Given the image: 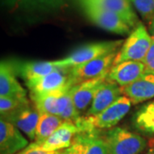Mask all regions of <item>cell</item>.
<instances>
[{"instance_id": "cell-1", "label": "cell", "mask_w": 154, "mask_h": 154, "mask_svg": "<svg viewBox=\"0 0 154 154\" xmlns=\"http://www.w3.org/2000/svg\"><path fill=\"white\" fill-rule=\"evenodd\" d=\"M131 101L126 96H120L105 110L94 116H81L74 122L80 133L112 128L128 114Z\"/></svg>"}, {"instance_id": "cell-2", "label": "cell", "mask_w": 154, "mask_h": 154, "mask_svg": "<svg viewBox=\"0 0 154 154\" xmlns=\"http://www.w3.org/2000/svg\"><path fill=\"white\" fill-rule=\"evenodd\" d=\"M152 43V38L143 23L140 22L122 43L114 61V65L122 62H143Z\"/></svg>"}, {"instance_id": "cell-3", "label": "cell", "mask_w": 154, "mask_h": 154, "mask_svg": "<svg viewBox=\"0 0 154 154\" xmlns=\"http://www.w3.org/2000/svg\"><path fill=\"white\" fill-rule=\"evenodd\" d=\"M103 137L109 154H140L147 146L145 138L121 127L110 128Z\"/></svg>"}, {"instance_id": "cell-4", "label": "cell", "mask_w": 154, "mask_h": 154, "mask_svg": "<svg viewBox=\"0 0 154 154\" xmlns=\"http://www.w3.org/2000/svg\"><path fill=\"white\" fill-rule=\"evenodd\" d=\"M122 40L104 41L87 44L73 51L66 57L54 61L58 68H71L119 51Z\"/></svg>"}, {"instance_id": "cell-5", "label": "cell", "mask_w": 154, "mask_h": 154, "mask_svg": "<svg viewBox=\"0 0 154 154\" xmlns=\"http://www.w3.org/2000/svg\"><path fill=\"white\" fill-rule=\"evenodd\" d=\"M26 86L30 91L32 100L74 87L69 68H57L45 76L28 81Z\"/></svg>"}, {"instance_id": "cell-6", "label": "cell", "mask_w": 154, "mask_h": 154, "mask_svg": "<svg viewBox=\"0 0 154 154\" xmlns=\"http://www.w3.org/2000/svg\"><path fill=\"white\" fill-rule=\"evenodd\" d=\"M80 5L85 16L99 28L120 35H128L133 31L126 21L113 11L89 3H82Z\"/></svg>"}, {"instance_id": "cell-7", "label": "cell", "mask_w": 154, "mask_h": 154, "mask_svg": "<svg viewBox=\"0 0 154 154\" xmlns=\"http://www.w3.org/2000/svg\"><path fill=\"white\" fill-rule=\"evenodd\" d=\"M118 51H116L108 55L69 68L73 85L75 86L77 84L108 74L110 68L114 65V61Z\"/></svg>"}, {"instance_id": "cell-8", "label": "cell", "mask_w": 154, "mask_h": 154, "mask_svg": "<svg viewBox=\"0 0 154 154\" xmlns=\"http://www.w3.org/2000/svg\"><path fill=\"white\" fill-rule=\"evenodd\" d=\"M79 133L80 130L75 122H63L55 132L42 143H32V145L49 152L63 151L71 146L74 139Z\"/></svg>"}, {"instance_id": "cell-9", "label": "cell", "mask_w": 154, "mask_h": 154, "mask_svg": "<svg viewBox=\"0 0 154 154\" xmlns=\"http://www.w3.org/2000/svg\"><path fill=\"white\" fill-rule=\"evenodd\" d=\"M1 119L17 127L31 140H35L36 128L39 119V112L36 107L29 105L8 115L1 116Z\"/></svg>"}, {"instance_id": "cell-10", "label": "cell", "mask_w": 154, "mask_h": 154, "mask_svg": "<svg viewBox=\"0 0 154 154\" xmlns=\"http://www.w3.org/2000/svg\"><path fill=\"white\" fill-rule=\"evenodd\" d=\"M146 71L147 69L143 63L127 61L111 67L107 79L122 88L142 78Z\"/></svg>"}, {"instance_id": "cell-11", "label": "cell", "mask_w": 154, "mask_h": 154, "mask_svg": "<svg viewBox=\"0 0 154 154\" xmlns=\"http://www.w3.org/2000/svg\"><path fill=\"white\" fill-rule=\"evenodd\" d=\"M28 146L20 130L8 122L0 121V154H17Z\"/></svg>"}, {"instance_id": "cell-12", "label": "cell", "mask_w": 154, "mask_h": 154, "mask_svg": "<svg viewBox=\"0 0 154 154\" xmlns=\"http://www.w3.org/2000/svg\"><path fill=\"white\" fill-rule=\"evenodd\" d=\"M73 88L74 87L51 94L42 98L33 99L34 106L38 112L59 116L71 103Z\"/></svg>"}, {"instance_id": "cell-13", "label": "cell", "mask_w": 154, "mask_h": 154, "mask_svg": "<svg viewBox=\"0 0 154 154\" xmlns=\"http://www.w3.org/2000/svg\"><path fill=\"white\" fill-rule=\"evenodd\" d=\"M108 74L77 84L73 88L72 100L76 110L82 113L88 109L96 93L101 85L107 80Z\"/></svg>"}, {"instance_id": "cell-14", "label": "cell", "mask_w": 154, "mask_h": 154, "mask_svg": "<svg viewBox=\"0 0 154 154\" xmlns=\"http://www.w3.org/2000/svg\"><path fill=\"white\" fill-rule=\"evenodd\" d=\"M122 95L136 105L154 98V74L147 70L142 78L128 86L121 88Z\"/></svg>"}, {"instance_id": "cell-15", "label": "cell", "mask_w": 154, "mask_h": 154, "mask_svg": "<svg viewBox=\"0 0 154 154\" xmlns=\"http://www.w3.org/2000/svg\"><path fill=\"white\" fill-rule=\"evenodd\" d=\"M121 95V87L107 79L96 93L85 116L99 114L114 103Z\"/></svg>"}, {"instance_id": "cell-16", "label": "cell", "mask_w": 154, "mask_h": 154, "mask_svg": "<svg viewBox=\"0 0 154 154\" xmlns=\"http://www.w3.org/2000/svg\"><path fill=\"white\" fill-rule=\"evenodd\" d=\"M17 75L22 77L27 82L34 79H38L56 70L54 61H35V62H11Z\"/></svg>"}, {"instance_id": "cell-17", "label": "cell", "mask_w": 154, "mask_h": 154, "mask_svg": "<svg viewBox=\"0 0 154 154\" xmlns=\"http://www.w3.org/2000/svg\"><path fill=\"white\" fill-rule=\"evenodd\" d=\"M25 89L17 79L11 61H2L0 65V97H27Z\"/></svg>"}, {"instance_id": "cell-18", "label": "cell", "mask_w": 154, "mask_h": 154, "mask_svg": "<svg viewBox=\"0 0 154 154\" xmlns=\"http://www.w3.org/2000/svg\"><path fill=\"white\" fill-rule=\"evenodd\" d=\"M79 4L89 3L99 5L106 10L113 11L122 17L132 28H134L140 21L134 11L129 0H77Z\"/></svg>"}, {"instance_id": "cell-19", "label": "cell", "mask_w": 154, "mask_h": 154, "mask_svg": "<svg viewBox=\"0 0 154 154\" xmlns=\"http://www.w3.org/2000/svg\"><path fill=\"white\" fill-rule=\"evenodd\" d=\"M100 130L79 133L73 142L79 144L82 154H109L107 145Z\"/></svg>"}, {"instance_id": "cell-20", "label": "cell", "mask_w": 154, "mask_h": 154, "mask_svg": "<svg viewBox=\"0 0 154 154\" xmlns=\"http://www.w3.org/2000/svg\"><path fill=\"white\" fill-rule=\"evenodd\" d=\"M132 122L139 132L154 136V100L139 108L133 116Z\"/></svg>"}, {"instance_id": "cell-21", "label": "cell", "mask_w": 154, "mask_h": 154, "mask_svg": "<svg viewBox=\"0 0 154 154\" xmlns=\"http://www.w3.org/2000/svg\"><path fill=\"white\" fill-rule=\"evenodd\" d=\"M63 122V121L58 116L39 112V119L36 128L35 140L33 143H42L55 132Z\"/></svg>"}, {"instance_id": "cell-22", "label": "cell", "mask_w": 154, "mask_h": 154, "mask_svg": "<svg viewBox=\"0 0 154 154\" xmlns=\"http://www.w3.org/2000/svg\"><path fill=\"white\" fill-rule=\"evenodd\" d=\"M2 5L11 11H46L54 10V0H2Z\"/></svg>"}, {"instance_id": "cell-23", "label": "cell", "mask_w": 154, "mask_h": 154, "mask_svg": "<svg viewBox=\"0 0 154 154\" xmlns=\"http://www.w3.org/2000/svg\"><path fill=\"white\" fill-rule=\"evenodd\" d=\"M29 105L30 102L27 97H0L1 116L8 115Z\"/></svg>"}, {"instance_id": "cell-24", "label": "cell", "mask_w": 154, "mask_h": 154, "mask_svg": "<svg viewBox=\"0 0 154 154\" xmlns=\"http://www.w3.org/2000/svg\"><path fill=\"white\" fill-rule=\"evenodd\" d=\"M145 21L154 18V0H129Z\"/></svg>"}, {"instance_id": "cell-25", "label": "cell", "mask_w": 154, "mask_h": 154, "mask_svg": "<svg viewBox=\"0 0 154 154\" xmlns=\"http://www.w3.org/2000/svg\"><path fill=\"white\" fill-rule=\"evenodd\" d=\"M58 116L63 122H74L81 116V113L76 110L75 106L73 103V100H72L71 103L68 105L66 109L63 110Z\"/></svg>"}, {"instance_id": "cell-26", "label": "cell", "mask_w": 154, "mask_h": 154, "mask_svg": "<svg viewBox=\"0 0 154 154\" xmlns=\"http://www.w3.org/2000/svg\"><path fill=\"white\" fill-rule=\"evenodd\" d=\"M62 151H57V152H49V151H45L42 149L38 148L33 146L32 144L28 145L25 149H23L20 152L17 154H61Z\"/></svg>"}, {"instance_id": "cell-27", "label": "cell", "mask_w": 154, "mask_h": 154, "mask_svg": "<svg viewBox=\"0 0 154 154\" xmlns=\"http://www.w3.org/2000/svg\"><path fill=\"white\" fill-rule=\"evenodd\" d=\"M142 63L146 67L147 70L154 72V40H152V45Z\"/></svg>"}, {"instance_id": "cell-28", "label": "cell", "mask_w": 154, "mask_h": 154, "mask_svg": "<svg viewBox=\"0 0 154 154\" xmlns=\"http://www.w3.org/2000/svg\"><path fill=\"white\" fill-rule=\"evenodd\" d=\"M61 154H82L81 146L76 142H73L69 147L63 150Z\"/></svg>"}, {"instance_id": "cell-29", "label": "cell", "mask_w": 154, "mask_h": 154, "mask_svg": "<svg viewBox=\"0 0 154 154\" xmlns=\"http://www.w3.org/2000/svg\"><path fill=\"white\" fill-rule=\"evenodd\" d=\"M71 1L72 0H54V10L59 9Z\"/></svg>"}, {"instance_id": "cell-30", "label": "cell", "mask_w": 154, "mask_h": 154, "mask_svg": "<svg viewBox=\"0 0 154 154\" xmlns=\"http://www.w3.org/2000/svg\"><path fill=\"white\" fill-rule=\"evenodd\" d=\"M148 32L151 35V37L154 40V18H152L150 22H149V27H148Z\"/></svg>"}, {"instance_id": "cell-31", "label": "cell", "mask_w": 154, "mask_h": 154, "mask_svg": "<svg viewBox=\"0 0 154 154\" xmlns=\"http://www.w3.org/2000/svg\"><path fill=\"white\" fill-rule=\"evenodd\" d=\"M146 154H154V149H151L149 152H147Z\"/></svg>"}, {"instance_id": "cell-32", "label": "cell", "mask_w": 154, "mask_h": 154, "mask_svg": "<svg viewBox=\"0 0 154 154\" xmlns=\"http://www.w3.org/2000/svg\"><path fill=\"white\" fill-rule=\"evenodd\" d=\"M153 74H154V72H153Z\"/></svg>"}]
</instances>
